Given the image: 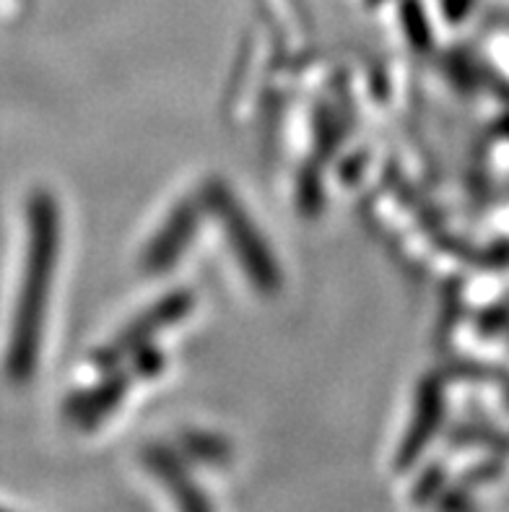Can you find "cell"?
Here are the masks:
<instances>
[{
    "instance_id": "obj_1",
    "label": "cell",
    "mask_w": 509,
    "mask_h": 512,
    "mask_svg": "<svg viewBox=\"0 0 509 512\" xmlns=\"http://www.w3.org/2000/svg\"><path fill=\"white\" fill-rule=\"evenodd\" d=\"M55 258H58V208L50 195H34L29 206V250H26L24 284H21L11 328V346H8V375L16 383L29 380L37 364L42 315H45Z\"/></svg>"
},
{
    "instance_id": "obj_2",
    "label": "cell",
    "mask_w": 509,
    "mask_h": 512,
    "mask_svg": "<svg viewBox=\"0 0 509 512\" xmlns=\"http://www.w3.org/2000/svg\"><path fill=\"white\" fill-rule=\"evenodd\" d=\"M146 463H149L151 471L164 481V487L177 497L180 512H211L206 494L200 492L193 481H190L185 466H182L172 453H167V450H151V453L146 455Z\"/></svg>"
},
{
    "instance_id": "obj_3",
    "label": "cell",
    "mask_w": 509,
    "mask_h": 512,
    "mask_svg": "<svg viewBox=\"0 0 509 512\" xmlns=\"http://www.w3.org/2000/svg\"><path fill=\"white\" fill-rule=\"evenodd\" d=\"M442 479H445V474H442L439 468H432L424 479H419V484L413 489V502H416V505H429V502L437 497L439 487H442Z\"/></svg>"
},
{
    "instance_id": "obj_4",
    "label": "cell",
    "mask_w": 509,
    "mask_h": 512,
    "mask_svg": "<svg viewBox=\"0 0 509 512\" xmlns=\"http://www.w3.org/2000/svg\"><path fill=\"white\" fill-rule=\"evenodd\" d=\"M0 512H3V510H0Z\"/></svg>"
}]
</instances>
